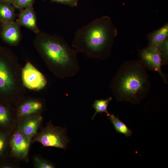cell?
<instances>
[{
  "mask_svg": "<svg viewBox=\"0 0 168 168\" xmlns=\"http://www.w3.org/2000/svg\"><path fill=\"white\" fill-rule=\"evenodd\" d=\"M10 119V113L8 108L0 102V125L7 126L9 123Z\"/></svg>",
  "mask_w": 168,
  "mask_h": 168,
  "instance_id": "17",
  "label": "cell"
},
{
  "mask_svg": "<svg viewBox=\"0 0 168 168\" xmlns=\"http://www.w3.org/2000/svg\"><path fill=\"white\" fill-rule=\"evenodd\" d=\"M168 24L167 23L149 35L148 36V46L157 48L168 38Z\"/></svg>",
  "mask_w": 168,
  "mask_h": 168,
  "instance_id": "13",
  "label": "cell"
},
{
  "mask_svg": "<svg viewBox=\"0 0 168 168\" xmlns=\"http://www.w3.org/2000/svg\"><path fill=\"white\" fill-rule=\"evenodd\" d=\"M35 40L36 46L53 73L64 79L76 75L80 71L78 52L60 37L40 31Z\"/></svg>",
  "mask_w": 168,
  "mask_h": 168,
  "instance_id": "2",
  "label": "cell"
},
{
  "mask_svg": "<svg viewBox=\"0 0 168 168\" xmlns=\"http://www.w3.org/2000/svg\"><path fill=\"white\" fill-rule=\"evenodd\" d=\"M13 58L10 50L0 45V101H2L8 100L16 89Z\"/></svg>",
  "mask_w": 168,
  "mask_h": 168,
  "instance_id": "4",
  "label": "cell"
},
{
  "mask_svg": "<svg viewBox=\"0 0 168 168\" xmlns=\"http://www.w3.org/2000/svg\"><path fill=\"white\" fill-rule=\"evenodd\" d=\"M20 25L14 21L2 24L0 36L3 41L11 45L18 44L21 37Z\"/></svg>",
  "mask_w": 168,
  "mask_h": 168,
  "instance_id": "9",
  "label": "cell"
},
{
  "mask_svg": "<svg viewBox=\"0 0 168 168\" xmlns=\"http://www.w3.org/2000/svg\"><path fill=\"white\" fill-rule=\"evenodd\" d=\"M146 67L141 60L127 61L120 67L110 88L116 100L138 104L149 91Z\"/></svg>",
  "mask_w": 168,
  "mask_h": 168,
  "instance_id": "3",
  "label": "cell"
},
{
  "mask_svg": "<svg viewBox=\"0 0 168 168\" xmlns=\"http://www.w3.org/2000/svg\"><path fill=\"white\" fill-rule=\"evenodd\" d=\"M21 74L23 83L29 89L39 90L46 85L45 77L30 62L27 63L22 69Z\"/></svg>",
  "mask_w": 168,
  "mask_h": 168,
  "instance_id": "6",
  "label": "cell"
},
{
  "mask_svg": "<svg viewBox=\"0 0 168 168\" xmlns=\"http://www.w3.org/2000/svg\"><path fill=\"white\" fill-rule=\"evenodd\" d=\"M12 166H10V165H5L2 166L3 168H12Z\"/></svg>",
  "mask_w": 168,
  "mask_h": 168,
  "instance_id": "24",
  "label": "cell"
},
{
  "mask_svg": "<svg viewBox=\"0 0 168 168\" xmlns=\"http://www.w3.org/2000/svg\"><path fill=\"white\" fill-rule=\"evenodd\" d=\"M2 23L0 21V35L2 30Z\"/></svg>",
  "mask_w": 168,
  "mask_h": 168,
  "instance_id": "25",
  "label": "cell"
},
{
  "mask_svg": "<svg viewBox=\"0 0 168 168\" xmlns=\"http://www.w3.org/2000/svg\"><path fill=\"white\" fill-rule=\"evenodd\" d=\"M34 163L35 167L37 168H54V166L50 162L39 157H34Z\"/></svg>",
  "mask_w": 168,
  "mask_h": 168,
  "instance_id": "19",
  "label": "cell"
},
{
  "mask_svg": "<svg viewBox=\"0 0 168 168\" xmlns=\"http://www.w3.org/2000/svg\"><path fill=\"white\" fill-rule=\"evenodd\" d=\"M112 97H110L106 99L95 100L92 105L95 112L93 114L92 119H93L98 113H105L108 116L110 114L107 110V107L109 102L112 100Z\"/></svg>",
  "mask_w": 168,
  "mask_h": 168,
  "instance_id": "16",
  "label": "cell"
},
{
  "mask_svg": "<svg viewBox=\"0 0 168 168\" xmlns=\"http://www.w3.org/2000/svg\"><path fill=\"white\" fill-rule=\"evenodd\" d=\"M11 4L0 1V21L2 24L14 21L15 13Z\"/></svg>",
  "mask_w": 168,
  "mask_h": 168,
  "instance_id": "14",
  "label": "cell"
},
{
  "mask_svg": "<svg viewBox=\"0 0 168 168\" xmlns=\"http://www.w3.org/2000/svg\"><path fill=\"white\" fill-rule=\"evenodd\" d=\"M108 116L117 133L123 134L127 137L131 135L132 131L118 117L115 116L113 114H110Z\"/></svg>",
  "mask_w": 168,
  "mask_h": 168,
  "instance_id": "15",
  "label": "cell"
},
{
  "mask_svg": "<svg viewBox=\"0 0 168 168\" xmlns=\"http://www.w3.org/2000/svg\"><path fill=\"white\" fill-rule=\"evenodd\" d=\"M34 142H40L45 147L66 149L69 140L66 129L54 126L50 123L36 136Z\"/></svg>",
  "mask_w": 168,
  "mask_h": 168,
  "instance_id": "5",
  "label": "cell"
},
{
  "mask_svg": "<svg viewBox=\"0 0 168 168\" xmlns=\"http://www.w3.org/2000/svg\"><path fill=\"white\" fill-rule=\"evenodd\" d=\"M42 121L40 115H31L24 120L19 129L30 141L35 134Z\"/></svg>",
  "mask_w": 168,
  "mask_h": 168,
  "instance_id": "10",
  "label": "cell"
},
{
  "mask_svg": "<svg viewBox=\"0 0 168 168\" xmlns=\"http://www.w3.org/2000/svg\"><path fill=\"white\" fill-rule=\"evenodd\" d=\"M7 145L6 135L0 131V156L4 151Z\"/></svg>",
  "mask_w": 168,
  "mask_h": 168,
  "instance_id": "21",
  "label": "cell"
},
{
  "mask_svg": "<svg viewBox=\"0 0 168 168\" xmlns=\"http://www.w3.org/2000/svg\"><path fill=\"white\" fill-rule=\"evenodd\" d=\"M117 33L111 18L104 16L78 29L72 46L89 57L105 59L110 54Z\"/></svg>",
  "mask_w": 168,
  "mask_h": 168,
  "instance_id": "1",
  "label": "cell"
},
{
  "mask_svg": "<svg viewBox=\"0 0 168 168\" xmlns=\"http://www.w3.org/2000/svg\"><path fill=\"white\" fill-rule=\"evenodd\" d=\"M34 0H14L13 6L18 9H22L32 6Z\"/></svg>",
  "mask_w": 168,
  "mask_h": 168,
  "instance_id": "20",
  "label": "cell"
},
{
  "mask_svg": "<svg viewBox=\"0 0 168 168\" xmlns=\"http://www.w3.org/2000/svg\"><path fill=\"white\" fill-rule=\"evenodd\" d=\"M18 22L20 25L28 28L36 34L40 32L32 6L25 8L20 12Z\"/></svg>",
  "mask_w": 168,
  "mask_h": 168,
  "instance_id": "11",
  "label": "cell"
},
{
  "mask_svg": "<svg viewBox=\"0 0 168 168\" xmlns=\"http://www.w3.org/2000/svg\"><path fill=\"white\" fill-rule=\"evenodd\" d=\"M30 142L18 129L13 134L10 142L12 155L19 158H25L28 154Z\"/></svg>",
  "mask_w": 168,
  "mask_h": 168,
  "instance_id": "8",
  "label": "cell"
},
{
  "mask_svg": "<svg viewBox=\"0 0 168 168\" xmlns=\"http://www.w3.org/2000/svg\"><path fill=\"white\" fill-rule=\"evenodd\" d=\"M40 102L34 100H29L22 103L17 110L18 117L21 118H27L36 113L42 109Z\"/></svg>",
  "mask_w": 168,
  "mask_h": 168,
  "instance_id": "12",
  "label": "cell"
},
{
  "mask_svg": "<svg viewBox=\"0 0 168 168\" xmlns=\"http://www.w3.org/2000/svg\"><path fill=\"white\" fill-rule=\"evenodd\" d=\"M14 0H0V1L10 3L13 6Z\"/></svg>",
  "mask_w": 168,
  "mask_h": 168,
  "instance_id": "23",
  "label": "cell"
},
{
  "mask_svg": "<svg viewBox=\"0 0 168 168\" xmlns=\"http://www.w3.org/2000/svg\"><path fill=\"white\" fill-rule=\"evenodd\" d=\"M157 48L160 54L161 65L167 64L168 60V38L166 39Z\"/></svg>",
  "mask_w": 168,
  "mask_h": 168,
  "instance_id": "18",
  "label": "cell"
},
{
  "mask_svg": "<svg viewBox=\"0 0 168 168\" xmlns=\"http://www.w3.org/2000/svg\"><path fill=\"white\" fill-rule=\"evenodd\" d=\"M52 2H56L59 3L68 5L71 7L77 6L79 0H50Z\"/></svg>",
  "mask_w": 168,
  "mask_h": 168,
  "instance_id": "22",
  "label": "cell"
},
{
  "mask_svg": "<svg viewBox=\"0 0 168 168\" xmlns=\"http://www.w3.org/2000/svg\"><path fill=\"white\" fill-rule=\"evenodd\" d=\"M139 52L140 59L145 64L146 68L157 72L161 77L164 82L167 83V82L166 77L161 69V57L158 49L153 47L148 46L139 50Z\"/></svg>",
  "mask_w": 168,
  "mask_h": 168,
  "instance_id": "7",
  "label": "cell"
}]
</instances>
